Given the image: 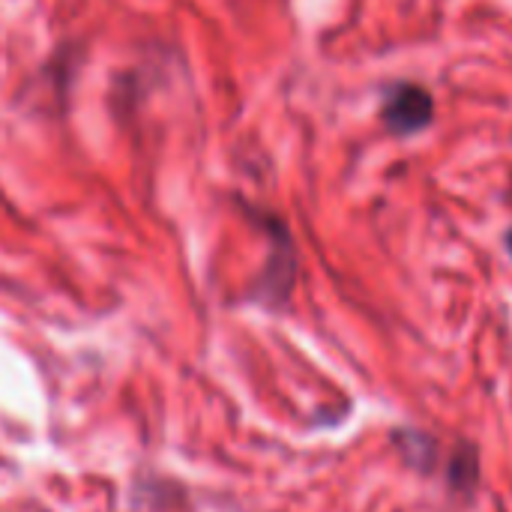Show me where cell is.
<instances>
[{"instance_id":"2","label":"cell","mask_w":512,"mask_h":512,"mask_svg":"<svg viewBox=\"0 0 512 512\" xmlns=\"http://www.w3.org/2000/svg\"><path fill=\"white\" fill-rule=\"evenodd\" d=\"M510 249H512V234H510Z\"/></svg>"},{"instance_id":"1","label":"cell","mask_w":512,"mask_h":512,"mask_svg":"<svg viewBox=\"0 0 512 512\" xmlns=\"http://www.w3.org/2000/svg\"><path fill=\"white\" fill-rule=\"evenodd\" d=\"M435 114V102L420 84H396L384 102V123L396 135H411L429 126Z\"/></svg>"}]
</instances>
